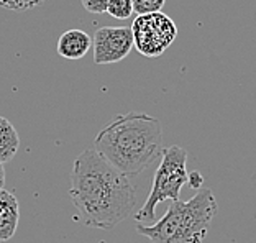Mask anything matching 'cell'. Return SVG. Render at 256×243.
I'll return each instance as SVG.
<instances>
[{"instance_id":"4","label":"cell","mask_w":256,"mask_h":243,"mask_svg":"<svg viewBox=\"0 0 256 243\" xmlns=\"http://www.w3.org/2000/svg\"><path fill=\"white\" fill-rule=\"evenodd\" d=\"M188 182V152L184 148H164L158 170L154 172L153 186L146 200L135 214L138 224H151L156 218V206L164 200H179V194Z\"/></svg>"},{"instance_id":"5","label":"cell","mask_w":256,"mask_h":243,"mask_svg":"<svg viewBox=\"0 0 256 243\" xmlns=\"http://www.w3.org/2000/svg\"><path fill=\"white\" fill-rule=\"evenodd\" d=\"M130 28L133 34V48L146 58L161 56L178 38L176 23L162 12L138 15Z\"/></svg>"},{"instance_id":"2","label":"cell","mask_w":256,"mask_h":243,"mask_svg":"<svg viewBox=\"0 0 256 243\" xmlns=\"http://www.w3.org/2000/svg\"><path fill=\"white\" fill-rule=\"evenodd\" d=\"M94 150L122 174L136 176L161 158V122L135 110L117 115L96 135Z\"/></svg>"},{"instance_id":"11","label":"cell","mask_w":256,"mask_h":243,"mask_svg":"<svg viewBox=\"0 0 256 243\" xmlns=\"http://www.w3.org/2000/svg\"><path fill=\"white\" fill-rule=\"evenodd\" d=\"M132 4L135 14L146 15V14H154V12H161L166 0H132Z\"/></svg>"},{"instance_id":"7","label":"cell","mask_w":256,"mask_h":243,"mask_svg":"<svg viewBox=\"0 0 256 243\" xmlns=\"http://www.w3.org/2000/svg\"><path fill=\"white\" fill-rule=\"evenodd\" d=\"M92 46L90 34H87L84 30H72L64 32L60 40H58V54L62 56L64 60H82V58L89 53Z\"/></svg>"},{"instance_id":"13","label":"cell","mask_w":256,"mask_h":243,"mask_svg":"<svg viewBox=\"0 0 256 243\" xmlns=\"http://www.w3.org/2000/svg\"><path fill=\"white\" fill-rule=\"evenodd\" d=\"M80 2H82V7L89 12V14H94V15L107 14L108 0H80Z\"/></svg>"},{"instance_id":"9","label":"cell","mask_w":256,"mask_h":243,"mask_svg":"<svg viewBox=\"0 0 256 243\" xmlns=\"http://www.w3.org/2000/svg\"><path fill=\"white\" fill-rule=\"evenodd\" d=\"M20 136L12 122L0 115V163L12 161L18 153Z\"/></svg>"},{"instance_id":"12","label":"cell","mask_w":256,"mask_h":243,"mask_svg":"<svg viewBox=\"0 0 256 243\" xmlns=\"http://www.w3.org/2000/svg\"><path fill=\"white\" fill-rule=\"evenodd\" d=\"M44 2L46 0H0V7H4L7 10L23 12V10L40 7V5H43Z\"/></svg>"},{"instance_id":"6","label":"cell","mask_w":256,"mask_h":243,"mask_svg":"<svg viewBox=\"0 0 256 243\" xmlns=\"http://www.w3.org/2000/svg\"><path fill=\"white\" fill-rule=\"evenodd\" d=\"M96 64H114L124 61L133 50L130 26H102L92 38Z\"/></svg>"},{"instance_id":"15","label":"cell","mask_w":256,"mask_h":243,"mask_svg":"<svg viewBox=\"0 0 256 243\" xmlns=\"http://www.w3.org/2000/svg\"><path fill=\"white\" fill-rule=\"evenodd\" d=\"M5 186V170H4V164L0 163V190L4 189Z\"/></svg>"},{"instance_id":"16","label":"cell","mask_w":256,"mask_h":243,"mask_svg":"<svg viewBox=\"0 0 256 243\" xmlns=\"http://www.w3.org/2000/svg\"><path fill=\"white\" fill-rule=\"evenodd\" d=\"M0 243H2V242H0Z\"/></svg>"},{"instance_id":"1","label":"cell","mask_w":256,"mask_h":243,"mask_svg":"<svg viewBox=\"0 0 256 243\" xmlns=\"http://www.w3.org/2000/svg\"><path fill=\"white\" fill-rule=\"evenodd\" d=\"M69 198L84 225L110 230L132 216L136 190L130 178L87 148L74 160Z\"/></svg>"},{"instance_id":"14","label":"cell","mask_w":256,"mask_h":243,"mask_svg":"<svg viewBox=\"0 0 256 243\" xmlns=\"http://www.w3.org/2000/svg\"><path fill=\"white\" fill-rule=\"evenodd\" d=\"M188 184L192 189H200L204 184V178L200 176L199 171H192L190 174H188Z\"/></svg>"},{"instance_id":"3","label":"cell","mask_w":256,"mask_h":243,"mask_svg":"<svg viewBox=\"0 0 256 243\" xmlns=\"http://www.w3.org/2000/svg\"><path fill=\"white\" fill-rule=\"evenodd\" d=\"M218 212L212 189H199L189 200H171L156 224H138V234L151 243H204L210 222Z\"/></svg>"},{"instance_id":"10","label":"cell","mask_w":256,"mask_h":243,"mask_svg":"<svg viewBox=\"0 0 256 243\" xmlns=\"http://www.w3.org/2000/svg\"><path fill=\"white\" fill-rule=\"evenodd\" d=\"M107 14L117 20H128L135 12L132 0H108Z\"/></svg>"},{"instance_id":"8","label":"cell","mask_w":256,"mask_h":243,"mask_svg":"<svg viewBox=\"0 0 256 243\" xmlns=\"http://www.w3.org/2000/svg\"><path fill=\"white\" fill-rule=\"evenodd\" d=\"M20 222V204L14 192L0 190V242H7L15 235Z\"/></svg>"}]
</instances>
